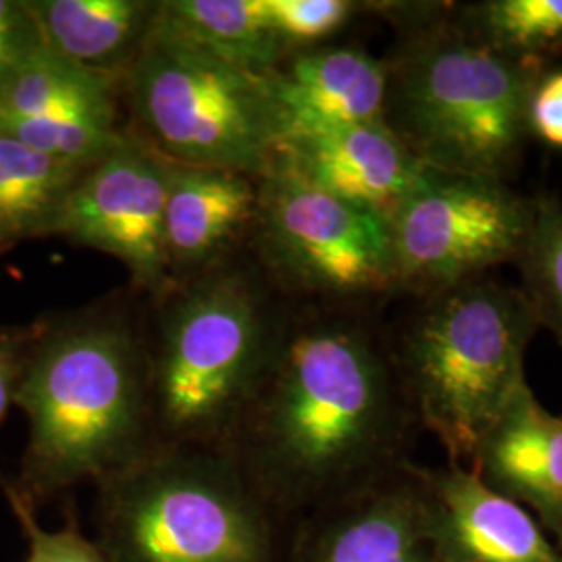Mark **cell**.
I'll return each instance as SVG.
<instances>
[{
  "mask_svg": "<svg viewBox=\"0 0 562 562\" xmlns=\"http://www.w3.org/2000/svg\"><path fill=\"white\" fill-rule=\"evenodd\" d=\"M422 425L390 334L355 308L288 315L227 452L285 525L413 462Z\"/></svg>",
  "mask_w": 562,
  "mask_h": 562,
  "instance_id": "1",
  "label": "cell"
},
{
  "mask_svg": "<svg viewBox=\"0 0 562 562\" xmlns=\"http://www.w3.org/2000/svg\"><path fill=\"white\" fill-rule=\"evenodd\" d=\"M15 406L30 436L13 487L27 503L97 485L150 448L146 334L113 308L63 323L23 359Z\"/></svg>",
  "mask_w": 562,
  "mask_h": 562,
  "instance_id": "2",
  "label": "cell"
},
{
  "mask_svg": "<svg viewBox=\"0 0 562 562\" xmlns=\"http://www.w3.org/2000/svg\"><path fill=\"white\" fill-rule=\"evenodd\" d=\"M452 4L369 2L401 30L385 59L383 121L423 167L508 181L529 140V92L548 65L508 59L471 38Z\"/></svg>",
  "mask_w": 562,
  "mask_h": 562,
  "instance_id": "3",
  "label": "cell"
},
{
  "mask_svg": "<svg viewBox=\"0 0 562 562\" xmlns=\"http://www.w3.org/2000/svg\"><path fill=\"white\" fill-rule=\"evenodd\" d=\"M146 336L153 446L227 450L280 344L288 313L225 261L176 283Z\"/></svg>",
  "mask_w": 562,
  "mask_h": 562,
  "instance_id": "4",
  "label": "cell"
},
{
  "mask_svg": "<svg viewBox=\"0 0 562 562\" xmlns=\"http://www.w3.org/2000/svg\"><path fill=\"white\" fill-rule=\"evenodd\" d=\"M540 325L521 288L492 276L417 299L390 336L422 431L448 464L471 469L485 436L529 385L527 348Z\"/></svg>",
  "mask_w": 562,
  "mask_h": 562,
  "instance_id": "5",
  "label": "cell"
},
{
  "mask_svg": "<svg viewBox=\"0 0 562 562\" xmlns=\"http://www.w3.org/2000/svg\"><path fill=\"white\" fill-rule=\"evenodd\" d=\"M109 562H283L290 525L232 452L153 446L94 485Z\"/></svg>",
  "mask_w": 562,
  "mask_h": 562,
  "instance_id": "6",
  "label": "cell"
},
{
  "mask_svg": "<svg viewBox=\"0 0 562 562\" xmlns=\"http://www.w3.org/2000/svg\"><path fill=\"white\" fill-rule=\"evenodd\" d=\"M136 134L167 161L261 178L285 123L269 74L217 59L157 25L123 80Z\"/></svg>",
  "mask_w": 562,
  "mask_h": 562,
  "instance_id": "7",
  "label": "cell"
},
{
  "mask_svg": "<svg viewBox=\"0 0 562 562\" xmlns=\"http://www.w3.org/2000/svg\"><path fill=\"white\" fill-rule=\"evenodd\" d=\"M265 273L311 308L367 311L396 296L387 220L271 165L252 227Z\"/></svg>",
  "mask_w": 562,
  "mask_h": 562,
  "instance_id": "8",
  "label": "cell"
},
{
  "mask_svg": "<svg viewBox=\"0 0 562 562\" xmlns=\"http://www.w3.org/2000/svg\"><path fill=\"white\" fill-rule=\"evenodd\" d=\"M533 215L508 181L422 167L387 217L396 292L417 301L515 265Z\"/></svg>",
  "mask_w": 562,
  "mask_h": 562,
  "instance_id": "9",
  "label": "cell"
},
{
  "mask_svg": "<svg viewBox=\"0 0 562 562\" xmlns=\"http://www.w3.org/2000/svg\"><path fill=\"white\" fill-rule=\"evenodd\" d=\"M171 167L134 130H125L76 181L53 234L115 257L136 288L161 301L173 288L162 246Z\"/></svg>",
  "mask_w": 562,
  "mask_h": 562,
  "instance_id": "10",
  "label": "cell"
},
{
  "mask_svg": "<svg viewBox=\"0 0 562 562\" xmlns=\"http://www.w3.org/2000/svg\"><path fill=\"white\" fill-rule=\"evenodd\" d=\"M283 562H436L417 462L299 519Z\"/></svg>",
  "mask_w": 562,
  "mask_h": 562,
  "instance_id": "11",
  "label": "cell"
},
{
  "mask_svg": "<svg viewBox=\"0 0 562 562\" xmlns=\"http://www.w3.org/2000/svg\"><path fill=\"white\" fill-rule=\"evenodd\" d=\"M422 475L436 562H562V552L522 506L494 492L467 467Z\"/></svg>",
  "mask_w": 562,
  "mask_h": 562,
  "instance_id": "12",
  "label": "cell"
},
{
  "mask_svg": "<svg viewBox=\"0 0 562 562\" xmlns=\"http://www.w3.org/2000/svg\"><path fill=\"white\" fill-rule=\"evenodd\" d=\"M273 162L385 220L413 188L423 167L385 121L292 132L280 142Z\"/></svg>",
  "mask_w": 562,
  "mask_h": 562,
  "instance_id": "13",
  "label": "cell"
},
{
  "mask_svg": "<svg viewBox=\"0 0 562 562\" xmlns=\"http://www.w3.org/2000/svg\"><path fill=\"white\" fill-rule=\"evenodd\" d=\"M259 180L238 171L173 162L162 217L165 261L173 285L229 261L255 227Z\"/></svg>",
  "mask_w": 562,
  "mask_h": 562,
  "instance_id": "14",
  "label": "cell"
},
{
  "mask_svg": "<svg viewBox=\"0 0 562 562\" xmlns=\"http://www.w3.org/2000/svg\"><path fill=\"white\" fill-rule=\"evenodd\" d=\"M471 469L522 506L562 552V415L550 413L531 385L485 436Z\"/></svg>",
  "mask_w": 562,
  "mask_h": 562,
  "instance_id": "15",
  "label": "cell"
},
{
  "mask_svg": "<svg viewBox=\"0 0 562 562\" xmlns=\"http://www.w3.org/2000/svg\"><path fill=\"white\" fill-rule=\"evenodd\" d=\"M269 80L285 136L311 127L383 121L387 63L362 48L319 46L294 53L281 60Z\"/></svg>",
  "mask_w": 562,
  "mask_h": 562,
  "instance_id": "16",
  "label": "cell"
},
{
  "mask_svg": "<svg viewBox=\"0 0 562 562\" xmlns=\"http://www.w3.org/2000/svg\"><path fill=\"white\" fill-rule=\"evenodd\" d=\"M44 44L60 57L123 83L159 15L155 0L25 2Z\"/></svg>",
  "mask_w": 562,
  "mask_h": 562,
  "instance_id": "17",
  "label": "cell"
},
{
  "mask_svg": "<svg viewBox=\"0 0 562 562\" xmlns=\"http://www.w3.org/2000/svg\"><path fill=\"white\" fill-rule=\"evenodd\" d=\"M123 83L50 50L42 44L0 86V115L115 123Z\"/></svg>",
  "mask_w": 562,
  "mask_h": 562,
  "instance_id": "18",
  "label": "cell"
},
{
  "mask_svg": "<svg viewBox=\"0 0 562 562\" xmlns=\"http://www.w3.org/2000/svg\"><path fill=\"white\" fill-rule=\"evenodd\" d=\"M157 25L217 59L267 76L285 50L262 0H159Z\"/></svg>",
  "mask_w": 562,
  "mask_h": 562,
  "instance_id": "19",
  "label": "cell"
},
{
  "mask_svg": "<svg viewBox=\"0 0 562 562\" xmlns=\"http://www.w3.org/2000/svg\"><path fill=\"white\" fill-rule=\"evenodd\" d=\"M86 169L0 136V246L53 234Z\"/></svg>",
  "mask_w": 562,
  "mask_h": 562,
  "instance_id": "20",
  "label": "cell"
},
{
  "mask_svg": "<svg viewBox=\"0 0 562 562\" xmlns=\"http://www.w3.org/2000/svg\"><path fill=\"white\" fill-rule=\"evenodd\" d=\"M462 32L508 59L548 65L562 55V0H482L452 4Z\"/></svg>",
  "mask_w": 562,
  "mask_h": 562,
  "instance_id": "21",
  "label": "cell"
},
{
  "mask_svg": "<svg viewBox=\"0 0 562 562\" xmlns=\"http://www.w3.org/2000/svg\"><path fill=\"white\" fill-rule=\"evenodd\" d=\"M515 265L540 329L562 346V204L557 196H536L533 225Z\"/></svg>",
  "mask_w": 562,
  "mask_h": 562,
  "instance_id": "22",
  "label": "cell"
},
{
  "mask_svg": "<svg viewBox=\"0 0 562 562\" xmlns=\"http://www.w3.org/2000/svg\"><path fill=\"white\" fill-rule=\"evenodd\" d=\"M125 130L97 120H44L0 115V136L59 161L90 167L121 140Z\"/></svg>",
  "mask_w": 562,
  "mask_h": 562,
  "instance_id": "23",
  "label": "cell"
},
{
  "mask_svg": "<svg viewBox=\"0 0 562 562\" xmlns=\"http://www.w3.org/2000/svg\"><path fill=\"white\" fill-rule=\"evenodd\" d=\"M262 7L288 57L325 46L355 15L367 11V2L355 0H262Z\"/></svg>",
  "mask_w": 562,
  "mask_h": 562,
  "instance_id": "24",
  "label": "cell"
},
{
  "mask_svg": "<svg viewBox=\"0 0 562 562\" xmlns=\"http://www.w3.org/2000/svg\"><path fill=\"white\" fill-rule=\"evenodd\" d=\"M0 487L27 542L23 562H109L99 543L86 538L78 525L44 529L36 517V506L27 503L13 483L0 480Z\"/></svg>",
  "mask_w": 562,
  "mask_h": 562,
  "instance_id": "25",
  "label": "cell"
},
{
  "mask_svg": "<svg viewBox=\"0 0 562 562\" xmlns=\"http://www.w3.org/2000/svg\"><path fill=\"white\" fill-rule=\"evenodd\" d=\"M529 138L562 150V67H546L527 101Z\"/></svg>",
  "mask_w": 562,
  "mask_h": 562,
  "instance_id": "26",
  "label": "cell"
},
{
  "mask_svg": "<svg viewBox=\"0 0 562 562\" xmlns=\"http://www.w3.org/2000/svg\"><path fill=\"white\" fill-rule=\"evenodd\" d=\"M42 44L41 30L27 4L0 0V86Z\"/></svg>",
  "mask_w": 562,
  "mask_h": 562,
  "instance_id": "27",
  "label": "cell"
},
{
  "mask_svg": "<svg viewBox=\"0 0 562 562\" xmlns=\"http://www.w3.org/2000/svg\"><path fill=\"white\" fill-rule=\"evenodd\" d=\"M23 359L18 346L9 338L0 336V425L9 415V408L15 406V390L20 383Z\"/></svg>",
  "mask_w": 562,
  "mask_h": 562,
  "instance_id": "28",
  "label": "cell"
}]
</instances>
